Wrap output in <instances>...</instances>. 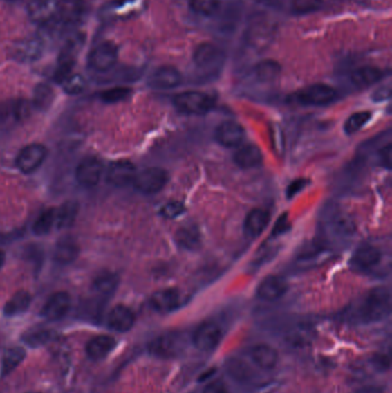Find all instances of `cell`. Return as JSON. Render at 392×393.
<instances>
[{
    "label": "cell",
    "instance_id": "6da1fadb",
    "mask_svg": "<svg viewBox=\"0 0 392 393\" xmlns=\"http://www.w3.org/2000/svg\"><path fill=\"white\" fill-rule=\"evenodd\" d=\"M390 312V293L386 288H375L365 295L357 307V316L364 322H376Z\"/></svg>",
    "mask_w": 392,
    "mask_h": 393
},
{
    "label": "cell",
    "instance_id": "7a4b0ae2",
    "mask_svg": "<svg viewBox=\"0 0 392 393\" xmlns=\"http://www.w3.org/2000/svg\"><path fill=\"white\" fill-rule=\"evenodd\" d=\"M174 105L180 112L201 116L213 109L215 99L205 92L185 91L175 95Z\"/></svg>",
    "mask_w": 392,
    "mask_h": 393
},
{
    "label": "cell",
    "instance_id": "3957f363",
    "mask_svg": "<svg viewBox=\"0 0 392 393\" xmlns=\"http://www.w3.org/2000/svg\"><path fill=\"white\" fill-rule=\"evenodd\" d=\"M187 347V338L181 332H167L153 339L149 345V351L153 356L171 359L181 356Z\"/></svg>",
    "mask_w": 392,
    "mask_h": 393
},
{
    "label": "cell",
    "instance_id": "277c9868",
    "mask_svg": "<svg viewBox=\"0 0 392 393\" xmlns=\"http://www.w3.org/2000/svg\"><path fill=\"white\" fill-rule=\"evenodd\" d=\"M337 97V92L327 84H312L301 89L294 95V100L304 106H326Z\"/></svg>",
    "mask_w": 392,
    "mask_h": 393
},
{
    "label": "cell",
    "instance_id": "5b68a950",
    "mask_svg": "<svg viewBox=\"0 0 392 393\" xmlns=\"http://www.w3.org/2000/svg\"><path fill=\"white\" fill-rule=\"evenodd\" d=\"M168 182V173L162 168L150 167L136 174L133 180V187L145 194H154L160 192Z\"/></svg>",
    "mask_w": 392,
    "mask_h": 393
},
{
    "label": "cell",
    "instance_id": "8992f818",
    "mask_svg": "<svg viewBox=\"0 0 392 393\" xmlns=\"http://www.w3.org/2000/svg\"><path fill=\"white\" fill-rule=\"evenodd\" d=\"M118 62V48L112 42H102L89 55L90 67L98 73L111 71Z\"/></svg>",
    "mask_w": 392,
    "mask_h": 393
},
{
    "label": "cell",
    "instance_id": "52a82bcc",
    "mask_svg": "<svg viewBox=\"0 0 392 393\" xmlns=\"http://www.w3.org/2000/svg\"><path fill=\"white\" fill-rule=\"evenodd\" d=\"M48 149L41 144H30L21 149L17 158V166L24 174L36 172L44 163Z\"/></svg>",
    "mask_w": 392,
    "mask_h": 393
},
{
    "label": "cell",
    "instance_id": "ba28073f",
    "mask_svg": "<svg viewBox=\"0 0 392 393\" xmlns=\"http://www.w3.org/2000/svg\"><path fill=\"white\" fill-rule=\"evenodd\" d=\"M71 306H72V299L67 292H55L50 295V298L45 302L41 314L48 321H58L69 312Z\"/></svg>",
    "mask_w": 392,
    "mask_h": 393
},
{
    "label": "cell",
    "instance_id": "9c48e42d",
    "mask_svg": "<svg viewBox=\"0 0 392 393\" xmlns=\"http://www.w3.org/2000/svg\"><path fill=\"white\" fill-rule=\"evenodd\" d=\"M136 167L129 160H118L111 163L107 170V181L114 187H127L133 184L136 176Z\"/></svg>",
    "mask_w": 392,
    "mask_h": 393
},
{
    "label": "cell",
    "instance_id": "30bf717a",
    "mask_svg": "<svg viewBox=\"0 0 392 393\" xmlns=\"http://www.w3.org/2000/svg\"><path fill=\"white\" fill-rule=\"evenodd\" d=\"M58 0H30L27 5L28 15L34 24H50L57 17Z\"/></svg>",
    "mask_w": 392,
    "mask_h": 393
},
{
    "label": "cell",
    "instance_id": "8fae6325",
    "mask_svg": "<svg viewBox=\"0 0 392 393\" xmlns=\"http://www.w3.org/2000/svg\"><path fill=\"white\" fill-rule=\"evenodd\" d=\"M222 338L220 327L214 322H205L196 330L192 342L200 351H212L218 346Z\"/></svg>",
    "mask_w": 392,
    "mask_h": 393
},
{
    "label": "cell",
    "instance_id": "7c38bea8",
    "mask_svg": "<svg viewBox=\"0 0 392 393\" xmlns=\"http://www.w3.org/2000/svg\"><path fill=\"white\" fill-rule=\"evenodd\" d=\"M102 175V163L96 158H86L76 168V181L84 188L96 187Z\"/></svg>",
    "mask_w": 392,
    "mask_h": 393
},
{
    "label": "cell",
    "instance_id": "4fadbf2b",
    "mask_svg": "<svg viewBox=\"0 0 392 393\" xmlns=\"http://www.w3.org/2000/svg\"><path fill=\"white\" fill-rule=\"evenodd\" d=\"M30 113V105L24 99L0 102V126L8 122H21L27 119Z\"/></svg>",
    "mask_w": 392,
    "mask_h": 393
},
{
    "label": "cell",
    "instance_id": "5bb4252c",
    "mask_svg": "<svg viewBox=\"0 0 392 393\" xmlns=\"http://www.w3.org/2000/svg\"><path fill=\"white\" fill-rule=\"evenodd\" d=\"M245 131L235 121H225L215 130V138L225 147H239L242 144Z\"/></svg>",
    "mask_w": 392,
    "mask_h": 393
},
{
    "label": "cell",
    "instance_id": "9a60e30c",
    "mask_svg": "<svg viewBox=\"0 0 392 393\" xmlns=\"http://www.w3.org/2000/svg\"><path fill=\"white\" fill-rule=\"evenodd\" d=\"M181 83V73L171 66H162V67L158 68L157 71L151 75L150 80H149L151 88L158 89V90L174 89Z\"/></svg>",
    "mask_w": 392,
    "mask_h": 393
},
{
    "label": "cell",
    "instance_id": "2e32d148",
    "mask_svg": "<svg viewBox=\"0 0 392 393\" xmlns=\"http://www.w3.org/2000/svg\"><path fill=\"white\" fill-rule=\"evenodd\" d=\"M288 291L287 282L277 275L265 278L256 290V295L265 302H275L282 298Z\"/></svg>",
    "mask_w": 392,
    "mask_h": 393
},
{
    "label": "cell",
    "instance_id": "e0dca14e",
    "mask_svg": "<svg viewBox=\"0 0 392 393\" xmlns=\"http://www.w3.org/2000/svg\"><path fill=\"white\" fill-rule=\"evenodd\" d=\"M43 43L39 38H26L17 42L12 48V55L17 62H32L41 58Z\"/></svg>",
    "mask_w": 392,
    "mask_h": 393
},
{
    "label": "cell",
    "instance_id": "ac0fdd59",
    "mask_svg": "<svg viewBox=\"0 0 392 393\" xmlns=\"http://www.w3.org/2000/svg\"><path fill=\"white\" fill-rule=\"evenodd\" d=\"M382 259L379 248L372 245H364L355 251L351 259V266L355 271H367L376 267Z\"/></svg>",
    "mask_w": 392,
    "mask_h": 393
},
{
    "label": "cell",
    "instance_id": "d6986e66",
    "mask_svg": "<svg viewBox=\"0 0 392 393\" xmlns=\"http://www.w3.org/2000/svg\"><path fill=\"white\" fill-rule=\"evenodd\" d=\"M150 304L157 312L169 313L178 309L181 304V293L176 289H162L154 292Z\"/></svg>",
    "mask_w": 392,
    "mask_h": 393
},
{
    "label": "cell",
    "instance_id": "ffe728a7",
    "mask_svg": "<svg viewBox=\"0 0 392 393\" xmlns=\"http://www.w3.org/2000/svg\"><path fill=\"white\" fill-rule=\"evenodd\" d=\"M107 325L109 328L118 332L129 331L135 325V314L133 311L124 305L113 307L107 316Z\"/></svg>",
    "mask_w": 392,
    "mask_h": 393
},
{
    "label": "cell",
    "instance_id": "44dd1931",
    "mask_svg": "<svg viewBox=\"0 0 392 393\" xmlns=\"http://www.w3.org/2000/svg\"><path fill=\"white\" fill-rule=\"evenodd\" d=\"M84 10V0H58L57 17L64 24H74L82 19Z\"/></svg>",
    "mask_w": 392,
    "mask_h": 393
},
{
    "label": "cell",
    "instance_id": "7402d4cb",
    "mask_svg": "<svg viewBox=\"0 0 392 393\" xmlns=\"http://www.w3.org/2000/svg\"><path fill=\"white\" fill-rule=\"evenodd\" d=\"M263 153L259 147L252 144L239 146L234 154V161L242 170H253L263 163Z\"/></svg>",
    "mask_w": 392,
    "mask_h": 393
},
{
    "label": "cell",
    "instance_id": "603a6c76",
    "mask_svg": "<svg viewBox=\"0 0 392 393\" xmlns=\"http://www.w3.org/2000/svg\"><path fill=\"white\" fill-rule=\"evenodd\" d=\"M270 223V213L263 208H256L248 214L244 221V232L250 238L259 237Z\"/></svg>",
    "mask_w": 392,
    "mask_h": 393
},
{
    "label": "cell",
    "instance_id": "cb8c5ba5",
    "mask_svg": "<svg viewBox=\"0 0 392 393\" xmlns=\"http://www.w3.org/2000/svg\"><path fill=\"white\" fill-rule=\"evenodd\" d=\"M115 345V339L113 338L112 336H97L86 344V356L95 361L104 359L112 352Z\"/></svg>",
    "mask_w": 392,
    "mask_h": 393
},
{
    "label": "cell",
    "instance_id": "d4e9b609",
    "mask_svg": "<svg viewBox=\"0 0 392 393\" xmlns=\"http://www.w3.org/2000/svg\"><path fill=\"white\" fill-rule=\"evenodd\" d=\"M222 59V52L215 45L209 43L200 44L196 48L194 60L198 67L208 69L218 65Z\"/></svg>",
    "mask_w": 392,
    "mask_h": 393
},
{
    "label": "cell",
    "instance_id": "484cf974",
    "mask_svg": "<svg viewBox=\"0 0 392 393\" xmlns=\"http://www.w3.org/2000/svg\"><path fill=\"white\" fill-rule=\"evenodd\" d=\"M251 358L256 366L265 370L275 368L279 361V354L277 349L266 344H259L253 347L251 351Z\"/></svg>",
    "mask_w": 392,
    "mask_h": 393
},
{
    "label": "cell",
    "instance_id": "4316f807",
    "mask_svg": "<svg viewBox=\"0 0 392 393\" xmlns=\"http://www.w3.org/2000/svg\"><path fill=\"white\" fill-rule=\"evenodd\" d=\"M383 71L373 66H364L355 69L351 74V82L358 88H368L381 81Z\"/></svg>",
    "mask_w": 392,
    "mask_h": 393
},
{
    "label": "cell",
    "instance_id": "83f0119b",
    "mask_svg": "<svg viewBox=\"0 0 392 393\" xmlns=\"http://www.w3.org/2000/svg\"><path fill=\"white\" fill-rule=\"evenodd\" d=\"M175 239L182 248L195 251L201 244L200 232L196 227H183L178 229L175 235Z\"/></svg>",
    "mask_w": 392,
    "mask_h": 393
},
{
    "label": "cell",
    "instance_id": "f1b7e54d",
    "mask_svg": "<svg viewBox=\"0 0 392 393\" xmlns=\"http://www.w3.org/2000/svg\"><path fill=\"white\" fill-rule=\"evenodd\" d=\"M79 213V203L76 201H66L58 210H55V224L59 229L72 227Z\"/></svg>",
    "mask_w": 392,
    "mask_h": 393
},
{
    "label": "cell",
    "instance_id": "f546056e",
    "mask_svg": "<svg viewBox=\"0 0 392 393\" xmlns=\"http://www.w3.org/2000/svg\"><path fill=\"white\" fill-rule=\"evenodd\" d=\"M31 304V295L28 291H17L12 298L6 302L3 307V314L6 316H15L26 312Z\"/></svg>",
    "mask_w": 392,
    "mask_h": 393
},
{
    "label": "cell",
    "instance_id": "4dcf8cb0",
    "mask_svg": "<svg viewBox=\"0 0 392 393\" xmlns=\"http://www.w3.org/2000/svg\"><path fill=\"white\" fill-rule=\"evenodd\" d=\"M79 255V246L71 238H64L55 248V259L59 264H72Z\"/></svg>",
    "mask_w": 392,
    "mask_h": 393
},
{
    "label": "cell",
    "instance_id": "1f68e13d",
    "mask_svg": "<svg viewBox=\"0 0 392 393\" xmlns=\"http://www.w3.org/2000/svg\"><path fill=\"white\" fill-rule=\"evenodd\" d=\"M26 358V349L20 346H14L10 349H6L3 353V363H1V375L6 376L12 373Z\"/></svg>",
    "mask_w": 392,
    "mask_h": 393
},
{
    "label": "cell",
    "instance_id": "d6a6232c",
    "mask_svg": "<svg viewBox=\"0 0 392 393\" xmlns=\"http://www.w3.org/2000/svg\"><path fill=\"white\" fill-rule=\"evenodd\" d=\"M254 73L260 81L272 82L280 75L281 66L274 60H263L256 66Z\"/></svg>",
    "mask_w": 392,
    "mask_h": 393
},
{
    "label": "cell",
    "instance_id": "836d02e7",
    "mask_svg": "<svg viewBox=\"0 0 392 393\" xmlns=\"http://www.w3.org/2000/svg\"><path fill=\"white\" fill-rule=\"evenodd\" d=\"M53 99H55V92L50 85L41 83L35 89L34 105L36 109L46 111L52 105Z\"/></svg>",
    "mask_w": 392,
    "mask_h": 393
},
{
    "label": "cell",
    "instance_id": "e575fe53",
    "mask_svg": "<svg viewBox=\"0 0 392 393\" xmlns=\"http://www.w3.org/2000/svg\"><path fill=\"white\" fill-rule=\"evenodd\" d=\"M55 223V210L48 208L44 210L39 217L36 219L32 226V231L37 236H44L51 231Z\"/></svg>",
    "mask_w": 392,
    "mask_h": 393
},
{
    "label": "cell",
    "instance_id": "d590c367",
    "mask_svg": "<svg viewBox=\"0 0 392 393\" xmlns=\"http://www.w3.org/2000/svg\"><path fill=\"white\" fill-rule=\"evenodd\" d=\"M55 337V332L48 329H41L36 331H28L24 335V342L31 347H39L46 345L48 342L53 340Z\"/></svg>",
    "mask_w": 392,
    "mask_h": 393
},
{
    "label": "cell",
    "instance_id": "8d00e7d4",
    "mask_svg": "<svg viewBox=\"0 0 392 393\" xmlns=\"http://www.w3.org/2000/svg\"><path fill=\"white\" fill-rule=\"evenodd\" d=\"M119 280L116 277L115 275L113 274H104L100 275L93 282V290L98 292L100 295H111L115 290L118 286Z\"/></svg>",
    "mask_w": 392,
    "mask_h": 393
},
{
    "label": "cell",
    "instance_id": "74e56055",
    "mask_svg": "<svg viewBox=\"0 0 392 393\" xmlns=\"http://www.w3.org/2000/svg\"><path fill=\"white\" fill-rule=\"evenodd\" d=\"M372 119L371 112H358L352 114L346 121H345L344 129L346 134L352 135L355 132L359 131L362 127H365Z\"/></svg>",
    "mask_w": 392,
    "mask_h": 393
},
{
    "label": "cell",
    "instance_id": "f35d334b",
    "mask_svg": "<svg viewBox=\"0 0 392 393\" xmlns=\"http://www.w3.org/2000/svg\"><path fill=\"white\" fill-rule=\"evenodd\" d=\"M190 7L197 14L212 17L220 8V0H190Z\"/></svg>",
    "mask_w": 392,
    "mask_h": 393
},
{
    "label": "cell",
    "instance_id": "ab89813d",
    "mask_svg": "<svg viewBox=\"0 0 392 393\" xmlns=\"http://www.w3.org/2000/svg\"><path fill=\"white\" fill-rule=\"evenodd\" d=\"M60 84L68 95H79L86 89V82L82 75L71 74Z\"/></svg>",
    "mask_w": 392,
    "mask_h": 393
},
{
    "label": "cell",
    "instance_id": "60d3db41",
    "mask_svg": "<svg viewBox=\"0 0 392 393\" xmlns=\"http://www.w3.org/2000/svg\"><path fill=\"white\" fill-rule=\"evenodd\" d=\"M130 93H131V90L129 88L116 86V88L109 89V90L102 92L100 98H102V102L114 104V102H119L128 98Z\"/></svg>",
    "mask_w": 392,
    "mask_h": 393
},
{
    "label": "cell",
    "instance_id": "b9f144b4",
    "mask_svg": "<svg viewBox=\"0 0 392 393\" xmlns=\"http://www.w3.org/2000/svg\"><path fill=\"white\" fill-rule=\"evenodd\" d=\"M324 0H294L292 8L298 14H306L320 10Z\"/></svg>",
    "mask_w": 392,
    "mask_h": 393
},
{
    "label": "cell",
    "instance_id": "7bdbcfd3",
    "mask_svg": "<svg viewBox=\"0 0 392 393\" xmlns=\"http://www.w3.org/2000/svg\"><path fill=\"white\" fill-rule=\"evenodd\" d=\"M185 212V206L181 201H169V203H165L162 208H161L160 213L162 217L166 219H176Z\"/></svg>",
    "mask_w": 392,
    "mask_h": 393
},
{
    "label": "cell",
    "instance_id": "ee69618b",
    "mask_svg": "<svg viewBox=\"0 0 392 393\" xmlns=\"http://www.w3.org/2000/svg\"><path fill=\"white\" fill-rule=\"evenodd\" d=\"M308 184V180H304V179H299V180H296L292 182V183L288 187L287 196L288 198H292L295 194H298L300 190H303L305 185Z\"/></svg>",
    "mask_w": 392,
    "mask_h": 393
},
{
    "label": "cell",
    "instance_id": "f6af8a7d",
    "mask_svg": "<svg viewBox=\"0 0 392 393\" xmlns=\"http://www.w3.org/2000/svg\"><path fill=\"white\" fill-rule=\"evenodd\" d=\"M203 393H229L228 389L225 387V383L221 381H214L208 384L207 387H205L204 392Z\"/></svg>",
    "mask_w": 392,
    "mask_h": 393
},
{
    "label": "cell",
    "instance_id": "bcb514c9",
    "mask_svg": "<svg viewBox=\"0 0 392 393\" xmlns=\"http://www.w3.org/2000/svg\"><path fill=\"white\" fill-rule=\"evenodd\" d=\"M289 228H290V223L288 221L287 215H283V217H280V220L277 221V224H275V228H274L273 230L274 236L283 234Z\"/></svg>",
    "mask_w": 392,
    "mask_h": 393
},
{
    "label": "cell",
    "instance_id": "7dc6e473",
    "mask_svg": "<svg viewBox=\"0 0 392 393\" xmlns=\"http://www.w3.org/2000/svg\"><path fill=\"white\" fill-rule=\"evenodd\" d=\"M373 363L375 365L376 368H379L380 370H388L390 367V360L386 356H383V354H377V356H374L373 359Z\"/></svg>",
    "mask_w": 392,
    "mask_h": 393
},
{
    "label": "cell",
    "instance_id": "c3c4849f",
    "mask_svg": "<svg viewBox=\"0 0 392 393\" xmlns=\"http://www.w3.org/2000/svg\"><path fill=\"white\" fill-rule=\"evenodd\" d=\"M381 159H382L383 165H386V168H390V163H391V145L390 144L383 147L381 151Z\"/></svg>",
    "mask_w": 392,
    "mask_h": 393
},
{
    "label": "cell",
    "instance_id": "681fc988",
    "mask_svg": "<svg viewBox=\"0 0 392 393\" xmlns=\"http://www.w3.org/2000/svg\"><path fill=\"white\" fill-rule=\"evenodd\" d=\"M5 260H6V255H5V252L0 250V268L3 267V264H5Z\"/></svg>",
    "mask_w": 392,
    "mask_h": 393
},
{
    "label": "cell",
    "instance_id": "f907efd6",
    "mask_svg": "<svg viewBox=\"0 0 392 393\" xmlns=\"http://www.w3.org/2000/svg\"><path fill=\"white\" fill-rule=\"evenodd\" d=\"M359 393H379L375 389H366V390H362V392Z\"/></svg>",
    "mask_w": 392,
    "mask_h": 393
},
{
    "label": "cell",
    "instance_id": "816d5d0a",
    "mask_svg": "<svg viewBox=\"0 0 392 393\" xmlns=\"http://www.w3.org/2000/svg\"><path fill=\"white\" fill-rule=\"evenodd\" d=\"M28 393H38V392H28Z\"/></svg>",
    "mask_w": 392,
    "mask_h": 393
}]
</instances>
